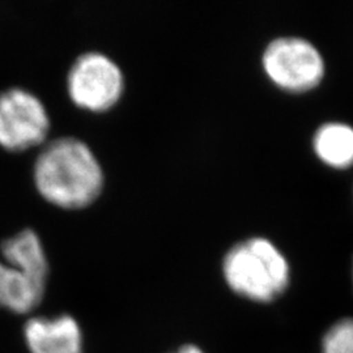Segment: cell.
Masks as SVG:
<instances>
[{
  "label": "cell",
  "instance_id": "1",
  "mask_svg": "<svg viewBox=\"0 0 353 353\" xmlns=\"http://www.w3.org/2000/svg\"><path fill=\"white\" fill-rule=\"evenodd\" d=\"M38 191L63 208H81L101 192L103 173L94 153L81 140L61 138L49 143L34 165Z\"/></svg>",
  "mask_w": 353,
  "mask_h": 353
},
{
  "label": "cell",
  "instance_id": "2",
  "mask_svg": "<svg viewBox=\"0 0 353 353\" xmlns=\"http://www.w3.org/2000/svg\"><path fill=\"white\" fill-rule=\"evenodd\" d=\"M223 275L230 290L242 299L271 303L288 288L290 267L271 241L254 237L234 245L227 252Z\"/></svg>",
  "mask_w": 353,
  "mask_h": 353
},
{
  "label": "cell",
  "instance_id": "3",
  "mask_svg": "<svg viewBox=\"0 0 353 353\" xmlns=\"http://www.w3.org/2000/svg\"><path fill=\"white\" fill-rule=\"evenodd\" d=\"M263 68L280 88L305 92L316 87L323 79L325 61L307 39L280 37L265 48Z\"/></svg>",
  "mask_w": 353,
  "mask_h": 353
},
{
  "label": "cell",
  "instance_id": "4",
  "mask_svg": "<svg viewBox=\"0 0 353 353\" xmlns=\"http://www.w3.org/2000/svg\"><path fill=\"white\" fill-rule=\"evenodd\" d=\"M67 87L79 106L102 112L112 108L122 96L123 75L109 57L101 52H87L72 64Z\"/></svg>",
  "mask_w": 353,
  "mask_h": 353
},
{
  "label": "cell",
  "instance_id": "5",
  "mask_svg": "<svg viewBox=\"0 0 353 353\" xmlns=\"http://www.w3.org/2000/svg\"><path fill=\"white\" fill-rule=\"evenodd\" d=\"M50 127L45 105L26 89L0 93V145L23 151L42 143Z\"/></svg>",
  "mask_w": 353,
  "mask_h": 353
},
{
  "label": "cell",
  "instance_id": "6",
  "mask_svg": "<svg viewBox=\"0 0 353 353\" xmlns=\"http://www.w3.org/2000/svg\"><path fill=\"white\" fill-rule=\"evenodd\" d=\"M23 341L29 353H85V338L75 316H30L23 326Z\"/></svg>",
  "mask_w": 353,
  "mask_h": 353
},
{
  "label": "cell",
  "instance_id": "7",
  "mask_svg": "<svg viewBox=\"0 0 353 353\" xmlns=\"http://www.w3.org/2000/svg\"><path fill=\"white\" fill-rule=\"evenodd\" d=\"M45 290V284L0 261V309L17 316L32 314L42 303Z\"/></svg>",
  "mask_w": 353,
  "mask_h": 353
},
{
  "label": "cell",
  "instance_id": "8",
  "mask_svg": "<svg viewBox=\"0 0 353 353\" xmlns=\"http://www.w3.org/2000/svg\"><path fill=\"white\" fill-rule=\"evenodd\" d=\"M4 262L13 265L39 283H48L49 262L34 230L26 229L1 243Z\"/></svg>",
  "mask_w": 353,
  "mask_h": 353
},
{
  "label": "cell",
  "instance_id": "9",
  "mask_svg": "<svg viewBox=\"0 0 353 353\" xmlns=\"http://www.w3.org/2000/svg\"><path fill=\"white\" fill-rule=\"evenodd\" d=\"M314 151L326 164L334 168L353 165V127L341 122H331L316 130Z\"/></svg>",
  "mask_w": 353,
  "mask_h": 353
},
{
  "label": "cell",
  "instance_id": "10",
  "mask_svg": "<svg viewBox=\"0 0 353 353\" xmlns=\"http://www.w3.org/2000/svg\"><path fill=\"white\" fill-rule=\"evenodd\" d=\"M321 353H353V316H344L325 331Z\"/></svg>",
  "mask_w": 353,
  "mask_h": 353
},
{
  "label": "cell",
  "instance_id": "11",
  "mask_svg": "<svg viewBox=\"0 0 353 353\" xmlns=\"http://www.w3.org/2000/svg\"><path fill=\"white\" fill-rule=\"evenodd\" d=\"M170 353H205L203 351L202 348L196 344H192V343H188V344H183L181 345L179 348H176V351Z\"/></svg>",
  "mask_w": 353,
  "mask_h": 353
},
{
  "label": "cell",
  "instance_id": "12",
  "mask_svg": "<svg viewBox=\"0 0 353 353\" xmlns=\"http://www.w3.org/2000/svg\"><path fill=\"white\" fill-rule=\"evenodd\" d=\"M352 285H353V265H352Z\"/></svg>",
  "mask_w": 353,
  "mask_h": 353
}]
</instances>
